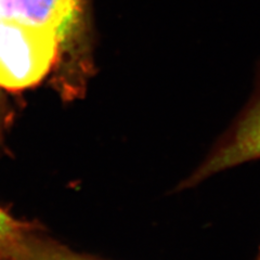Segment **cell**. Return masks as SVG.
I'll return each mask as SVG.
<instances>
[{
    "instance_id": "obj_4",
    "label": "cell",
    "mask_w": 260,
    "mask_h": 260,
    "mask_svg": "<svg viewBox=\"0 0 260 260\" xmlns=\"http://www.w3.org/2000/svg\"><path fill=\"white\" fill-rule=\"evenodd\" d=\"M0 260H100L79 254L48 238L38 226L28 223L16 233Z\"/></svg>"
},
{
    "instance_id": "obj_6",
    "label": "cell",
    "mask_w": 260,
    "mask_h": 260,
    "mask_svg": "<svg viewBox=\"0 0 260 260\" xmlns=\"http://www.w3.org/2000/svg\"><path fill=\"white\" fill-rule=\"evenodd\" d=\"M11 116L12 113L9 105L0 100V150L4 148L6 133L11 123Z\"/></svg>"
},
{
    "instance_id": "obj_1",
    "label": "cell",
    "mask_w": 260,
    "mask_h": 260,
    "mask_svg": "<svg viewBox=\"0 0 260 260\" xmlns=\"http://www.w3.org/2000/svg\"><path fill=\"white\" fill-rule=\"evenodd\" d=\"M61 39L52 29L19 19L0 21V100L39 85L60 56Z\"/></svg>"
},
{
    "instance_id": "obj_2",
    "label": "cell",
    "mask_w": 260,
    "mask_h": 260,
    "mask_svg": "<svg viewBox=\"0 0 260 260\" xmlns=\"http://www.w3.org/2000/svg\"><path fill=\"white\" fill-rule=\"evenodd\" d=\"M257 158H260V71L256 90L246 108L183 186H192L211 175Z\"/></svg>"
},
{
    "instance_id": "obj_5",
    "label": "cell",
    "mask_w": 260,
    "mask_h": 260,
    "mask_svg": "<svg viewBox=\"0 0 260 260\" xmlns=\"http://www.w3.org/2000/svg\"><path fill=\"white\" fill-rule=\"evenodd\" d=\"M26 223L27 222L15 219L7 210L0 207V256L5 251L6 247L9 245L14 235L23 229Z\"/></svg>"
},
{
    "instance_id": "obj_3",
    "label": "cell",
    "mask_w": 260,
    "mask_h": 260,
    "mask_svg": "<svg viewBox=\"0 0 260 260\" xmlns=\"http://www.w3.org/2000/svg\"><path fill=\"white\" fill-rule=\"evenodd\" d=\"M83 0H15V16L31 25L52 29L61 43L75 27Z\"/></svg>"
},
{
    "instance_id": "obj_8",
    "label": "cell",
    "mask_w": 260,
    "mask_h": 260,
    "mask_svg": "<svg viewBox=\"0 0 260 260\" xmlns=\"http://www.w3.org/2000/svg\"><path fill=\"white\" fill-rule=\"evenodd\" d=\"M256 260H260V253H259V255H258V257H257Z\"/></svg>"
},
{
    "instance_id": "obj_7",
    "label": "cell",
    "mask_w": 260,
    "mask_h": 260,
    "mask_svg": "<svg viewBox=\"0 0 260 260\" xmlns=\"http://www.w3.org/2000/svg\"><path fill=\"white\" fill-rule=\"evenodd\" d=\"M16 19L15 0H0V21Z\"/></svg>"
}]
</instances>
